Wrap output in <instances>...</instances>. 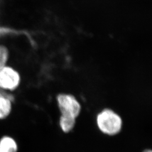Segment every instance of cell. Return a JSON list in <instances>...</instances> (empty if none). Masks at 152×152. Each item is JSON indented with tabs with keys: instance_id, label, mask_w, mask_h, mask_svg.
Here are the masks:
<instances>
[{
	"instance_id": "cell-1",
	"label": "cell",
	"mask_w": 152,
	"mask_h": 152,
	"mask_svg": "<svg viewBox=\"0 0 152 152\" xmlns=\"http://www.w3.org/2000/svg\"><path fill=\"white\" fill-rule=\"evenodd\" d=\"M99 130L108 136L118 135L122 127V120L120 115L110 109H104L97 115Z\"/></svg>"
},
{
	"instance_id": "cell-2",
	"label": "cell",
	"mask_w": 152,
	"mask_h": 152,
	"mask_svg": "<svg viewBox=\"0 0 152 152\" xmlns=\"http://www.w3.org/2000/svg\"><path fill=\"white\" fill-rule=\"evenodd\" d=\"M57 101L61 116L76 119L79 115L81 107L74 96L61 94L57 96Z\"/></svg>"
},
{
	"instance_id": "cell-3",
	"label": "cell",
	"mask_w": 152,
	"mask_h": 152,
	"mask_svg": "<svg viewBox=\"0 0 152 152\" xmlns=\"http://www.w3.org/2000/svg\"><path fill=\"white\" fill-rule=\"evenodd\" d=\"M20 77L15 69L5 66L0 69V87L7 90H14L19 85Z\"/></svg>"
},
{
	"instance_id": "cell-4",
	"label": "cell",
	"mask_w": 152,
	"mask_h": 152,
	"mask_svg": "<svg viewBox=\"0 0 152 152\" xmlns=\"http://www.w3.org/2000/svg\"><path fill=\"white\" fill-rule=\"evenodd\" d=\"M18 145L11 137L5 136L0 140V152H16Z\"/></svg>"
},
{
	"instance_id": "cell-5",
	"label": "cell",
	"mask_w": 152,
	"mask_h": 152,
	"mask_svg": "<svg viewBox=\"0 0 152 152\" xmlns=\"http://www.w3.org/2000/svg\"><path fill=\"white\" fill-rule=\"evenodd\" d=\"M11 110V100L0 94V120L6 118Z\"/></svg>"
},
{
	"instance_id": "cell-6",
	"label": "cell",
	"mask_w": 152,
	"mask_h": 152,
	"mask_svg": "<svg viewBox=\"0 0 152 152\" xmlns=\"http://www.w3.org/2000/svg\"><path fill=\"white\" fill-rule=\"evenodd\" d=\"M59 124L62 131L65 133H68L74 129L76 124V119L61 116Z\"/></svg>"
},
{
	"instance_id": "cell-7",
	"label": "cell",
	"mask_w": 152,
	"mask_h": 152,
	"mask_svg": "<svg viewBox=\"0 0 152 152\" xmlns=\"http://www.w3.org/2000/svg\"><path fill=\"white\" fill-rule=\"evenodd\" d=\"M9 57V52L7 48L0 45V69L6 66Z\"/></svg>"
},
{
	"instance_id": "cell-8",
	"label": "cell",
	"mask_w": 152,
	"mask_h": 152,
	"mask_svg": "<svg viewBox=\"0 0 152 152\" xmlns=\"http://www.w3.org/2000/svg\"><path fill=\"white\" fill-rule=\"evenodd\" d=\"M142 152H152V149L150 148H147V149H144Z\"/></svg>"
}]
</instances>
